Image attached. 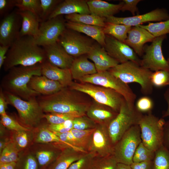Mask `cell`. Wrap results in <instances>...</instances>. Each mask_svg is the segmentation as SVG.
<instances>
[{
  "label": "cell",
  "mask_w": 169,
  "mask_h": 169,
  "mask_svg": "<svg viewBox=\"0 0 169 169\" xmlns=\"http://www.w3.org/2000/svg\"><path fill=\"white\" fill-rule=\"evenodd\" d=\"M83 93L64 87L58 92L49 95H40L37 100L44 112L47 113L74 114L85 115L91 102Z\"/></svg>",
  "instance_id": "cell-1"
},
{
  "label": "cell",
  "mask_w": 169,
  "mask_h": 169,
  "mask_svg": "<svg viewBox=\"0 0 169 169\" xmlns=\"http://www.w3.org/2000/svg\"><path fill=\"white\" fill-rule=\"evenodd\" d=\"M47 61L43 48L31 36L19 37L10 46L3 67L6 71L18 66H30Z\"/></svg>",
  "instance_id": "cell-2"
},
{
  "label": "cell",
  "mask_w": 169,
  "mask_h": 169,
  "mask_svg": "<svg viewBox=\"0 0 169 169\" xmlns=\"http://www.w3.org/2000/svg\"><path fill=\"white\" fill-rule=\"evenodd\" d=\"M41 66L38 64L11 68L2 78L0 87L4 91L25 100L38 96L41 95L30 89L28 84L33 76L42 75Z\"/></svg>",
  "instance_id": "cell-3"
},
{
  "label": "cell",
  "mask_w": 169,
  "mask_h": 169,
  "mask_svg": "<svg viewBox=\"0 0 169 169\" xmlns=\"http://www.w3.org/2000/svg\"><path fill=\"white\" fill-rule=\"evenodd\" d=\"M108 71L125 83H138L141 92L145 95L152 93L153 86L151 78L153 72L135 62L129 61L119 64Z\"/></svg>",
  "instance_id": "cell-4"
},
{
  "label": "cell",
  "mask_w": 169,
  "mask_h": 169,
  "mask_svg": "<svg viewBox=\"0 0 169 169\" xmlns=\"http://www.w3.org/2000/svg\"><path fill=\"white\" fill-rule=\"evenodd\" d=\"M8 104L17 110L21 123L28 127L37 126L44 118V111L36 97L25 100L3 91Z\"/></svg>",
  "instance_id": "cell-5"
},
{
  "label": "cell",
  "mask_w": 169,
  "mask_h": 169,
  "mask_svg": "<svg viewBox=\"0 0 169 169\" xmlns=\"http://www.w3.org/2000/svg\"><path fill=\"white\" fill-rule=\"evenodd\" d=\"M143 115L135 105L130 106L125 100L124 101L117 115L108 126V134L113 145L131 127L138 125Z\"/></svg>",
  "instance_id": "cell-6"
},
{
  "label": "cell",
  "mask_w": 169,
  "mask_h": 169,
  "mask_svg": "<svg viewBox=\"0 0 169 169\" xmlns=\"http://www.w3.org/2000/svg\"><path fill=\"white\" fill-rule=\"evenodd\" d=\"M69 87L87 95L96 102L110 107L117 113L125 100L121 95L114 90L89 83L73 82Z\"/></svg>",
  "instance_id": "cell-7"
},
{
  "label": "cell",
  "mask_w": 169,
  "mask_h": 169,
  "mask_svg": "<svg viewBox=\"0 0 169 169\" xmlns=\"http://www.w3.org/2000/svg\"><path fill=\"white\" fill-rule=\"evenodd\" d=\"M79 81L114 90L124 97L129 105H134L136 96L130 86L108 70L84 76Z\"/></svg>",
  "instance_id": "cell-8"
},
{
  "label": "cell",
  "mask_w": 169,
  "mask_h": 169,
  "mask_svg": "<svg viewBox=\"0 0 169 169\" xmlns=\"http://www.w3.org/2000/svg\"><path fill=\"white\" fill-rule=\"evenodd\" d=\"M141 142L140 126L134 125L114 145L112 155L118 163L131 165L136 150Z\"/></svg>",
  "instance_id": "cell-9"
},
{
  "label": "cell",
  "mask_w": 169,
  "mask_h": 169,
  "mask_svg": "<svg viewBox=\"0 0 169 169\" xmlns=\"http://www.w3.org/2000/svg\"><path fill=\"white\" fill-rule=\"evenodd\" d=\"M166 35L156 37L150 45L145 44L140 65L152 71L159 70L169 71V63L164 58L162 45Z\"/></svg>",
  "instance_id": "cell-10"
},
{
  "label": "cell",
  "mask_w": 169,
  "mask_h": 169,
  "mask_svg": "<svg viewBox=\"0 0 169 169\" xmlns=\"http://www.w3.org/2000/svg\"><path fill=\"white\" fill-rule=\"evenodd\" d=\"M159 119L151 112L143 115L138 124L142 142L147 148L154 152L162 146L163 128L158 125Z\"/></svg>",
  "instance_id": "cell-11"
},
{
  "label": "cell",
  "mask_w": 169,
  "mask_h": 169,
  "mask_svg": "<svg viewBox=\"0 0 169 169\" xmlns=\"http://www.w3.org/2000/svg\"><path fill=\"white\" fill-rule=\"evenodd\" d=\"M95 42L80 33L66 28L58 42L68 54L75 58L86 55Z\"/></svg>",
  "instance_id": "cell-12"
},
{
  "label": "cell",
  "mask_w": 169,
  "mask_h": 169,
  "mask_svg": "<svg viewBox=\"0 0 169 169\" xmlns=\"http://www.w3.org/2000/svg\"><path fill=\"white\" fill-rule=\"evenodd\" d=\"M62 16L40 22L38 35L35 38L38 45L43 47L58 42L60 36L66 28V20Z\"/></svg>",
  "instance_id": "cell-13"
},
{
  "label": "cell",
  "mask_w": 169,
  "mask_h": 169,
  "mask_svg": "<svg viewBox=\"0 0 169 169\" xmlns=\"http://www.w3.org/2000/svg\"><path fill=\"white\" fill-rule=\"evenodd\" d=\"M22 22L18 9L3 17L0 23V45L9 46L19 37Z\"/></svg>",
  "instance_id": "cell-14"
},
{
  "label": "cell",
  "mask_w": 169,
  "mask_h": 169,
  "mask_svg": "<svg viewBox=\"0 0 169 169\" xmlns=\"http://www.w3.org/2000/svg\"><path fill=\"white\" fill-rule=\"evenodd\" d=\"M104 47L108 54L119 64L131 61L140 65L141 59L133 50L124 42L105 35Z\"/></svg>",
  "instance_id": "cell-15"
},
{
  "label": "cell",
  "mask_w": 169,
  "mask_h": 169,
  "mask_svg": "<svg viewBox=\"0 0 169 169\" xmlns=\"http://www.w3.org/2000/svg\"><path fill=\"white\" fill-rule=\"evenodd\" d=\"M169 19V13L164 8H157L146 13L126 17L112 16L106 18V22L124 24L133 27L144 23L157 22Z\"/></svg>",
  "instance_id": "cell-16"
},
{
  "label": "cell",
  "mask_w": 169,
  "mask_h": 169,
  "mask_svg": "<svg viewBox=\"0 0 169 169\" xmlns=\"http://www.w3.org/2000/svg\"><path fill=\"white\" fill-rule=\"evenodd\" d=\"M155 38L148 30L138 25L132 27L124 43L132 48L138 56L141 57L144 46L147 43L151 42Z\"/></svg>",
  "instance_id": "cell-17"
},
{
  "label": "cell",
  "mask_w": 169,
  "mask_h": 169,
  "mask_svg": "<svg viewBox=\"0 0 169 169\" xmlns=\"http://www.w3.org/2000/svg\"><path fill=\"white\" fill-rule=\"evenodd\" d=\"M42 47L47 62L60 68H70L75 58L68 54L58 42Z\"/></svg>",
  "instance_id": "cell-18"
},
{
  "label": "cell",
  "mask_w": 169,
  "mask_h": 169,
  "mask_svg": "<svg viewBox=\"0 0 169 169\" xmlns=\"http://www.w3.org/2000/svg\"><path fill=\"white\" fill-rule=\"evenodd\" d=\"M86 55L93 62L97 72L107 71L119 64L108 54L104 47L96 41Z\"/></svg>",
  "instance_id": "cell-19"
},
{
  "label": "cell",
  "mask_w": 169,
  "mask_h": 169,
  "mask_svg": "<svg viewBox=\"0 0 169 169\" xmlns=\"http://www.w3.org/2000/svg\"><path fill=\"white\" fill-rule=\"evenodd\" d=\"M88 0H65L57 7L48 19L60 15L74 13L91 14L88 4Z\"/></svg>",
  "instance_id": "cell-20"
},
{
  "label": "cell",
  "mask_w": 169,
  "mask_h": 169,
  "mask_svg": "<svg viewBox=\"0 0 169 169\" xmlns=\"http://www.w3.org/2000/svg\"><path fill=\"white\" fill-rule=\"evenodd\" d=\"M28 86L30 89L43 95L53 94L64 87L59 82L42 75L33 76Z\"/></svg>",
  "instance_id": "cell-21"
},
{
  "label": "cell",
  "mask_w": 169,
  "mask_h": 169,
  "mask_svg": "<svg viewBox=\"0 0 169 169\" xmlns=\"http://www.w3.org/2000/svg\"><path fill=\"white\" fill-rule=\"evenodd\" d=\"M41 74L57 81L64 87H69L73 82L69 69H63L54 66L47 61L42 64Z\"/></svg>",
  "instance_id": "cell-22"
},
{
  "label": "cell",
  "mask_w": 169,
  "mask_h": 169,
  "mask_svg": "<svg viewBox=\"0 0 169 169\" xmlns=\"http://www.w3.org/2000/svg\"><path fill=\"white\" fill-rule=\"evenodd\" d=\"M65 25L66 28L83 33L104 47L105 34L102 27L67 20Z\"/></svg>",
  "instance_id": "cell-23"
},
{
  "label": "cell",
  "mask_w": 169,
  "mask_h": 169,
  "mask_svg": "<svg viewBox=\"0 0 169 169\" xmlns=\"http://www.w3.org/2000/svg\"><path fill=\"white\" fill-rule=\"evenodd\" d=\"M86 113L88 117L94 121L102 122L108 125L118 113L110 107L94 100Z\"/></svg>",
  "instance_id": "cell-24"
},
{
  "label": "cell",
  "mask_w": 169,
  "mask_h": 169,
  "mask_svg": "<svg viewBox=\"0 0 169 169\" xmlns=\"http://www.w3.org/2000/svg\"><path fill=\"white\" fill-rule=\"evenodd\" d=\"M87 4L91 14L106 18L120 11L123 2L114 4L101 0H88Z\"/></svg>",
  "instance_id": "cell-25"
},
{
  "label": "cell",
  "mask_w": 169,
  "mask_h": 169,
  "mask_svg": "<svg viewBox=\"0 0 169 169\" xmlns=\"http://www.w3.org/2000/svg\"><path fill=\"white\" fill-rule=\"evenodd\" d=\"M69 69L73 79L78 80L97 72L94 64L89 60L86 55L75 58Z\"/></svg>",
  "instance_id": "cell-26"
},
{
  "label": "cell",
  "mask_w": 169,
  "mask_h": 169,
  "mask_svg": "<svg viewBox=\"0 0 169 169\" xmlns=\"http://www.w3.org/2000/svg\"><path fill=\"white\" fill-rule=\"evenodd\" d=\"M92 144L94 150L98 152L102 151L103 156L106 157L112 155L114 145L109 136L108 126L103 129L95 130L93 134Z\"/></svg>",
  "instance_id": "cell-27"
},
{
  "label": "cell",
  "mask_w": 169,
  "mask_h": 169,
  "mask_svg": "<svg viewBox=\"0 0 169 169\" xmlns=\"http://www.w3.org/2000/svg\"><path fill=\"white\" fill-rule=\"evenodd\" d=\"M18 12L22 18L19 37L29 36L35 38L38 32L39 22H41L40 19L31 12L19 11Z\"/></svg>",
  "instance_id": "cell-28"
},
{
  "label": "cell",
  "mask_w": 169,
  "mask_h": 169,
  "mask_svg": "<svg viewBox=\"0 0 169 169\" xmlns=\"http://www.w3.org/2000/svg\"><path fill=\"white\" fill-rule=\"evenodd\" d=\"M64 18L67 21L102 28L104 27L106 23V18H101L92 14L74 13L65 15Z\"/></svg>",
  "instance_id": "cell-29"
},
{
  "label": "cell",
  "mask_w": 169,
  "mask_h": 169,
  "mask_svg": "<svg viewBox=\"0 0 169 169\" xmlns=\"http://www.w3.org/2000/svg\"><path fill=\"white\" fill-rule=\"evenodd\" d=\"M132 27L124 24L106 22L103 28L104 33L112 36L117 40L124 42L128 32Z\"/></svg>",
  "instance_id": "cell-30"
},
{
  "label": "cell",
  "mask_w": 169,
  "mask_h": 169,
  "mask_svg": "<svg viewBox=\"0 0 169 169\" xmlns=\"http://www.w3.org/2000/svg\"><path fill=\"white\" fill-rule=\"evenodd\" d=\"M75 151L64 152L48 169H68L72 163L81 158Z\"/></svg>",
  "instance_id": "cell-31"
},
{
  "label": "cell",
  "mask_w": 169,
  "mask_h": 169,
  "mask_svg": "<svg viewBox=\"0 0 169 169\" xmlns=\"http://www.w3.org/2000/svg\"><path fill=\"white\" fill-rule=\"evenodd\" d=\"M153 169H169V151L163 146L155 152Z\"/></svg>",
  "instance_id": "cell-32"
},
{
  "label": "cell",
  "mask_w": 169,
  "mask_h": 169,
  "mask_svg": "<svg viewBox=\"0 0 169 169\" xmlns=\"http://www.w3.org/2000/svg\"><path fill=\"white\" fill-rule=\"evenodd\" d=\"M155 37L169 34V19L156 23H149L146 25H139Z\"/></svg>",
  "instance_id": "cell-33"
},
{
  "label": "cell",
  "mask_w": 169,
  "mask_h": 169,
  "mask_svg": "<svg viewBox=\"0 0 169 169\" xmlns=\"http://www.w3.org/2000/svg\"><path fill=\"white\" fill-rule=\"evenodd\" d=\"M15 143H7L2 151L0 156V164L16 162L18 160V150Z\"/></svg>",
  "instance_id": "cell-34"
},
{
  "label": "cell",
  "mask_w": 169,
  "mask_h": 169,
  "mask_svg": "<svg viewBox=\"0 0 169 169\" xmlns=\"http://www.w3.org/2000/svg\"><path fill=\"white\" fill-rule=\"evenodd\" d=\"M16 7L19 11H28L33 13L40 21L41 10L40 0H17Z\"/></svg>",
  "instance_id": "cell-35"
},
{
  "label": "cell",
  "mask_w": 169,
  "mask_h": 169,
  "mask_svg": "<svg viewBox=\"0 0 169 169\" xmlns=\"http://www.w3.org/2000/svg\"><path fill=\"white\" fill-rule=\"evenodd\" d=\"M155 152L147 148L141 142L136 148L133 158V162L153 161Z\"/></svg>",
  "instance_id": "cell-36"
},
{
  "label": "cell",
  "mask_w": 169,
  "mask_h": 169,
  "mask_svg": "<svg viewBox=\"0 0 169 169\" xmlns=\"http://www.w3.org/2000/svg\"><path fill=\"white\" fill-rule=\"evenodd\" d=\"M63 0H40L41 10V22L48 19L55 9Z\"/></svg>",
  "instance_id": "cell-37"
},
{
  "label": "cell",
  "mask_w": 169,
  "mask_h": 169,
  "mask_svg": "<svg viewBox=\"0 0 169 169\" xmlns=\"http://www.w3.org/2000/svg\"><path fill=\"white\" fill-rule=\"evenodd\" d=\"M80 116H82L74 114L47 113L44 114V118L50 124H57Z\"/></svg>",
  "instance_id": "cell-38"
},
{
  "label": "cell",
  "mask_w": 169,
  "mask_h": 169,
  "mask_svg": "<svg viewBox=\"0 0 169 169\" xmlns=\"http://www.w3.org/2000/svg\"><path fill=\"white\" fill-rule=\"evenodd\" d=\"M151 79L153 86L160 88L169 85V71L159 70L153 72Z\"/></svg>",
  "instance_id": "cell-39"
},
{
  "label": "cell",
  "mask_w": 169,
  "mask_h": 169,
  "mask_svg": "<svg viewBox=\"0 0 169 169\" xmlns=\"http://www.w3.org/2000/svg\"><path fill=\"white\" fill-rule=\"evenodd\" d=\"M41 129L36 137V140L37 142L44 143L58 142L65 144L56 135L49 130L48 127L43 128Z\"/></svg>",
  "instance_id": "cell-40"
},
{
  "label": "cell",
  "mask_w": 169,
  "mask_h": 169,
  "mask_svg": "<svg viewBox=\"0 0 169 169\" xmlns=\"http://www.w3.org/2000/svg\"><path fill=\"white\" fill-rule=\"evenodd\" d=\"M95 129H89L84 130H79L72 129L70 131L75 138L79 147L81 149L86 144L88 140L93 134Z\"/></svg>",
  "instance_id": "cell-41"
},
{
  "label": "cell",
  "mask_w": 169,
  "mask_h": 169,
  "mask_svg": "<svg viewBox=\"0 0 169 169\" xmlns=\"http://www.w3.org/2000/svg\"><path fill=\"white\" fill-rule=\"evenodd\" d=\"M0 123L6 128L17 132L29 131L28 128L21 125L16 120L7 114L1 115Z\"/></svg>",
  "instance_id": "cell-42"
},
{
  "label": "cell",
  "mask_w": 169,
  "mask_h": 169,
  "mask_svg": "<svg viewBox=\"0 0 169 169\" xmlns=\"http://www.w3.org/2000/svg\"><path fill=\"white\" fill-rule=\"evenodd\" d=\"M153 105L152 100L150 97L145 95L138 99L135 106L137 110L141 113H149L151 112Z\"/></svg>",
  "instance_id": "cell-43"
},
{
  "label": "cell",
  "mask_w": 169,
  "mask_h": 169,
  "mask_svg": "<svg viewBox=\"0 0 169 169\" xmlns=\"http://www.w3.org/2000/svg\"><path fill=\"white\" fill-rule=\"evenodd\" d=\"M73 123V129L84 130L89 129L94 124V121L84 115L74 118Z\"/></svg>",
  "instance_id": "cell-44"
},
{
  "label": "cell",
  "mask_w": 169,
  "mask_h": 169,
  "mask_svg": "<svg viewBox=\"0 0 169 169\" xmlns=\"http://www.w3.org/2000/svg\"><path fill=\"white\" fill-rule=\"evenodd\" d=\"M48 128L52 131L64 133L73 129V120H68L65 122L57 124H50Z\"/></svg>",
  "instance_id": "cell-45"
},
{
  "label": "cell",
  "mask_w": 169,
  "mask_h": 169,
  "mask_svg": "<svg viewBox=\"0 0 169 169\" xmlns=\"http://www.w3.org/2000/svg\"><path fill=\"white\" fill-rule=\"evenodd\" d=\"M17 0H0V16L4 17L8 15L14 7Z\"/></svg>",
  "instance_id": "cell-46"
},
{
  "label": "cell",
  "mask_w": 169,
  "mask_h": 169,
  "mask_svg": "<svg viewBox=\"0 0 169 169\" xmlns=\"http://www.w3.org/2000/svg\"><path fill=\"white\" fill-rule=\"evenodd\" d=\"M123 5L120 9L122 12L126 11L130 12L133 16L135 15L136 13L138 12L137 6L138 3L141 1L140 0H123Z\"/></svg>",
  "instance_id": "cell-47"
},
{
  "label": "cell",
  "mask_w": 169,
  "mask_h": 169,
  "mask_svg": "<svg viewBox=\"0 0 169 169\" xmlns=\"http://www.w3.org/2000/svg\"><path fill=\"white\" fill-rule=\"evenodd\" d=\"M54 155L53 152L49 151H39L36 154L38 162L41 166L45 165L49 162Z\"/></svg>",
  "instance_id": "cell-48"
},
{
  "label": "cell",
  "mask_w": 169,
  "mask_h": 169,
  "mask_svg": "<svg viewBox=\"0 0 169 169\" xmlns=\"http://www.w3.org/2000/svg\"><path fill=\"white\" fill-rule=\"evenodd\" d=\"M118 162L113 155L106 157L96 169H117Z\"/></svg>",
  "instance_id": "cell-49"
},
{
  "label": "cell",
  "mask_w": 169,
  "mask_h": 169,
  "mask_svg": "<svg viewBox=\"0 0 169 169\" xmlns=\"http://www.w3.org/2000/svg\"><path fill=\"white\" fill-rule=\"evenodd\" d=\"M15 140L18 145L21 148H24L28 143V135L26 131L17 132Z\"/></svg>",
  "instance_id": "cell-50"
},
{
  "label": "cell",
  "mask_w": 169,
  "mask_h": 169,
  "mask_svg": "<svg viewBox=\"0 0 169 169\" xmlns=\"http://www.w3.org/2000/svg\"><path fill=\"white\" fill-rule=\"evenodd\" d=\"M162 146L169 151V120L166 121L164 126Z\"/></svg>",
  "instance_id": "cell-51"
},
{
  "label": "cell",
  "mask_w": 169,
  "mask_h": 169,
  "mask_svg": "<svg viewBox=\"0 0 169 169\" xmlns=\"http://www.w3.org/2000/svg\"><path fill=\"white\" fill-rule=\"evenodd\" d=\"M132 169H153V161L133 162L130 165Z\"/></svg>",
  "instance_id": "cell-52"
},
{
  "label": "cell",
  "mask_w": 169,
  "mask_h": 169,
  "mask_svg": "<svg viewBox=\"0 0 169 169\" xmlns=\"http://www.w3.org/2000/svg\"><path fill=\"white\" fill-rule=\"evenodd\" d=\"M8 104L3 89L0 90V114L1 115L6 114V109Z\"/></svg>",
  "instance_id": "cell-53"
},
{
  "label": "cell",
  "mask_w": 169,
  "mask_h": 169,
  "mask_svg": "<svg viewBox=\"0 0 169 169\" xmlns=\"http://www.w3.org/2000/svg\"><path fill=\"white\" fill-rule=\"evenodd\" d=\"M37 163L35 158L32 156H28L26 161L24 169H37Z\"/></svg>",
  "instance_id": "cell-54"
},
{
  "label": "cell",
  "mask_w": 169,
  "mask_h": 169,
  "mask_svg": "<svg viewBox=\"0 0 169 169\" xmlns=\"http://www.w3.org/2000/svg\"><path fill=\"white\" fill-rule=\"evenodd\" d=\"M10 46L6 45H0V69L3 67L4 63L6 54Z\"/></svg>",
  "instance_id": "cell-55"
},
{
  "label": "cell",
  "mask_w": 169,
  "mask_h": 169,
  "mask_svg": "<svg viewBox=\"0 0 169 169\" xmlns=\"http://www.w3.org/2000/svg\"><path fill=\"white\" fill-rule=\"evenodd\" d=\"M86 161V159L85 157H81L72 163L68 169H81L85 165Z\"/></svg>",
  "instance_id": "cell-56"
},
{
  "label": "cell",
  "mask_w": 169,
  "mask_h": 169,
  "mask_svg": "<svg viewBox=\"0 0 169 169\" xmlns=\"http://www.w3.org/2000/svg\"><path fill=\"white\" fill-rule=\"evenodd\" d=\"M164 97L167 102V108L166 110L163 112L162 118L169 117V88H168L164 94Z\"/></svg>",
  "instance_id": "cell-57"
},
{
  "label": "cell",
  "mask_w": 169,
  "mask_h": 169,
  "mask_svg": "<svg viewBox=\"0 0 169 169\" xmlns=\"http://www.w3.org/2000/svg\"><path fill=\"white\" fill-rule=\"evenodd\" d=\"M16 162L2 164H0V169H14Z\"/></svg>",
  "instance_id": "cell-58"
},
{
  "label": "cell",
  "mask_w": 169,
  "mask_h": 169,
  "mask_svg": "<svg viewBox=\"0 0 169 169\" xmlns=\"http://www.w3.org/2000/svg\"><path fill=\"white\" fill-rule=\"evenodd\" d=\"M117 169H132L130 166L122 163H118Z\"/></svg>",
  "instance_id": "cell-59"
},
{
  "label": "cell",
  "mask_w": 169,
  "mask_h": 169,
  "mask_svg": "<svg viewBox=\"0 0 169 169\" xmlns=\"http://www.w3.org/2000/svg\"><path fill=\"white\" fill-rule=\"evenodd\" d=\"M167 61L169 63V58L167 59Z\"/></svg>",
  "instance_id": "cell-60"
}]
</instances>
